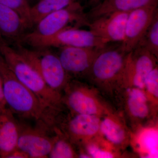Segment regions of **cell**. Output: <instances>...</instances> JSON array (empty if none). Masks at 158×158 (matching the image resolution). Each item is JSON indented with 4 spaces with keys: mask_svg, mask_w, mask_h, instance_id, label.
<instances>
[{
    "mask_svg": "<svg viewBox=\"0 0 158 158\" xmlns=\"http://www.w3.org/2000/svg\"><path fill=\"white\" fill-rule=\"evenodd\" d=\"M39 1H40V0H39Z\"/></svg>",
    "mask_w": 158,
    "mask_h": 158,
    "instance_id": "cell-32",
    "label": "cell"
},
{
    "mask_svg": "<svg viewBox=\"0 0 158 158\" xmlns=\"http://www.w3.org/2000/svg\"><path fill=\"white\" fill-rule=\"evenodd\" d=\"M0 4L16 11L24 21L28 28L32 27L30 18L31 6L26 0H0Z\"/></svg>",
    "mask_w": 158,
    "mask_h": 158,
    "instance_id": "cell-23",
    "label": "cell"
},
{
    "mask_svg": "<svg viewBox=\"0 0 158 158\" xmlns=\"http://www.w3.org/2000/svg\"><path fill=\"white\" fill-rule=\"evenodd\" d=\"M90 22L83 7L77 2L52 13L36 25L31 34L40 37H49L65 29L89 26Z\"/></svg>",
    "mask_w": 158,
    "mask_h": 158,
    "instance_id": "cell-8",
    "label": "cell"
},
{
    "mask_svg": "<svg viewBox=\"0 0 158 158\" xmlns=\"http://www.w3.org/2000/svg\"><path fill=\"white\" fill-rule=\"evenodd\" d=\"M62 103L70 113L94 115L101 118L117 112L96 87L79 79L69 81L62 93Z\"/></svg>",
    "mask_w": 158,
    "mask_h": 158,
    "instance_id": "cell-4",
    "label": "cell"
},
{
    "mask_svg": "<svg viewBox=\"0 0 158 158\" xmlns=\"http://www.w3.org/2000/svg\"><path fill=\"white\" fill-rule=\"evenodd\" d=\"M130 12H115L105 15L90 21L88 27L93 34L107 43H121L124 39Z\"/></svg>",
    "mask_w": 158,
    "mask_h": 158,
    "instance_id": "cell-14",
    "label": "cell"
},
{
    "mask_svg": "<svg viewBox=\"0 0 158 158\" xmlns=\"http://www.w3.org/2000/svg\"><path fill=\"white\" fill-rule=\"evenodd\" d=\"M0 53L10 70L23 85L37 96L46 107L57 113L64 107L62 95L52 90L42 78L9 44L0 42Z\"/></svg>",
    "mask_w": 158,
    "mask_h": 158,
    "instance_id": "cell-3",
    "label": "cell"
},
{
    "mask_svg": "<svg viewBox=\"0 0 158 158\" xmlns=\"http://www.w3.org/2000/svg\"><path fill=\"white\" fill-rule=\"evenodd\" d=\"M127 54L121 43L114 46L108 44L96 57L85 77L88 83L96 87L109 101H113L125 87Z\"/></svg>",
    "mask_w": 158,
    "mask_h": 158,
    "instance_id": "cell-2",
    "label": "cell"
},
{
    "mask_svg": "<svg viewBox=\"0 0 158 158\" xmlns=\"http://www.w3.org/2000/svg\"><path fill=\"white\" fill-rule=\"evenodd\" d=\"M0 74L3 79L6 105L12 113L54 129L60 113L46 107L34 94L15 77L6 62L0 65Z\"/></svg>",
    "mask_w": 158,
    "mask_h": 158,
    "instance_id": "cell-1",
    "label": "cell"
},
{
    "mask_svg": "<svg viewBox=\"0 0 158 158\" xmlns=\"http://www.w3.org/2000/svg\"><path fill=\"white\" fill-rule=\"evenodd\" d=\"M113 101L118 106V113L127 127L134 131L138 132L146 128L154 117L153 104L155 102L143 89L129 86L124 87L119 90Z\"/></svg>",
    "mask_w": 158,
    "mask_h": 158,
    "instance_id": "cell-5",
    "label": "cell"
},
{
    "mask_svg": "<svg viewBox=\"0 0 158 158\" xmlns=\"http://www.w3.org/2000/svg\"><path fill=\"white\" fill-rule=\"evenodd\" d=\"M56 139L48 158H73L78 157V153L73 144L67 137L57 127L54 129Z\"/></svg>",
    "mask_w": 158,
    "mask_h": 158,
    "instance_id": "cell-20",
    "label": "cell"
},
{
    "mask_svg": "<svg viewBox=\"0 0 158 158\" xmlns=\"http://www.w3.org/2000/svg\"><path fill=\"white\" fill-rule=\"evenodd\" d=\"M28 156L18 148L13 151L8 156L7 158H29Z\"/></svg>",
    "mask_w": 158,
    "mask_h": 158,
    "instance_id": "cell-27",
    "label": "cell"
},
{
    "mask_svg": "<svg viewBox=\"0 0 158 158\" xmlns=\"http://www.w3.org/2000/svg\"><path fill=\"white\" fill-rule=\"evenodd\" d=\"M82 145L85 146L86 152H84L88 155L90 158H111L115 157L114 154L109 150L101 148L92 142H85Z\"/></svg>",
    "mask_w": 158,
    "mask_h": 158,
    "instance_id": "cell-25",
    "label": "cell"
},
{
    "mask_svg": "<svg viewBox=\"0 0 158 158\" xmlns=\"http://www.w3.org/2000/svg\"><path fill=\"white\" fill-rule=\"evenodd\" d=\"M139 131L140 147L148 156H156L158 154V131L153 128H144Z\"/></svg>",
    "mask_w": 158,
    "mask_h": 158,
    "instance_id": "cell-22",
    "label": "cell"
},
{
    "mask_svg": "<svg viewBox=\"0 0 158 158\" xmlns=\"http://www.w3.org/2000/svg\"><path fill=\"white\" fill-rule=\"evenodd\" d=\"M19 44H26L35 48H103L109 44L91 31L77 28L65 29L49 37H40L31 33L25 34Z\"/></svg>",
    "mask_w": 158,
    "mask_h": 158,
    "instance_id": "cell-7",
    "label": "cell"
},
{
    "mask_svg": "<svg viewBox=\"0 0 158 158\" xmlns=\"http://www.w3.org/2000/svg\"><path fill=\"white\" fill-rule=\"evenodd\" d=\"M75 1H77L78 0H74Z\"/></svg>",
    "mask_w": 158,
    "mask_h": 158,
    "instance_id": "cell-31",
    "label": "cell"
},
{
    "mask_svg": "<svg viewBox=\"0 0 158 158\" xmlns=\"http://www.w3.org/2000/svg\"><path fill=\"white\" fill-rule=\"evenodd\" d=\"M16 44V50L38 73L47 85L62 95L71 78L63 68L58 55L47 48L30 49L22 44Z\"/></svg>",
    "mask_w": 158,
    "mask_h": 158,
    "instance_id": "cell-6",
    "label": "cell"
},
{
    "mask_svg": "<svg viewBox=\"0 0 158 158\" xmlns=\"http://www.w3.org/2000/svg\"><path fill=\"white\" fill-rule=\"evenodd\" d=\"M101 120L94 115L70 113L65 118L59 116L56 127L73 144H82L98 135Z\"/></svg>",
    "mask_w": 158,
    "mask_h": 158,
    "instance_id": "cell-10",
    "label": "cell"
},
{
    "mask_svg": "<svg viewBox=\"0 0 158 158\" xmlns=\"http://www.w3.org/2000/svg\"><path fill=\"white\" fill-rule=\"evenodd\" d=\"M102 1V0H90L89 1V5L93 7L94 6H96Z\"/></svg>",
    "mask_w": 158,
    "mask_h": 158,
    "instance_id": "cell-28",
    "label": "cell"
},
{
    "mask_svg": "<svg viewBox=\"0 0 158 158\" xmlns=\"http://www.w3.org/2000/svg\"><path fill=\"white\" fill-rule=\"evenodd\" d=\"M4 62H5V61L4 59H3V57H2V56H0V65H2V64H3Z\"/></svg>",
    "mask_w": 158,
    "mask_h": 158,
    "instance_id": "cell-29",
    "label": "cell"
},
{
    "mask_svg": "<svg viewBox=\"0 0 158 158\" xmlns=\"http://www.w3.org/2000/svg\"><path fill=\"white\" fill-rule=\"evenodd\" d=\"M26 1H27V2H28V3H29V5H30V2H31V1H32V0H26Z\"/></svg>",
    "mask_w": 158,
    "mask_h": 158,
    "instance_id": "cell-30",
    "label": "cell"
},
{
    "mask_svg": "<svg viewBox=\"0 0 158 158\" xmlns=\"http://www.w3.org/2000/svg\"><path fill=\"white\" fill-rule=\"evenodd\" d=\"M152 6H158V0H102L86 15L90 22L113 12H130L141 7Z\"/></svg>",
    "mask_w": 158,
    "mask_h": 158,
    "instance_id": "cell-18",
    "label": "cell"
},
{
    "mask_svg": "<svg viewBox=\"0 0 158 158\" xmlns=\"http://www.w3.org/2000/svg\"><path fill=\"white\" fill-rule=\"evenodd\" d=\"M157 11V6H152L141 7L130 12L124 39L121 42L126 52L128 53L137 46Z\"/></svg>",
    "mask_w": 158,
    "mask_h": 158,
    "instance_id": "cell-13",
    "label": "cell"
},
{
    "mask_svg": "<svg viewBox=\"0 0 158 158\" xmlns=\"http://www.w3.org/2000/svg\"><path fill=\"white\" fill-rule=\"evenodd\" d=\"M144 47L153 55L158 57V11L145 34L137 45Z\"/></svg>",
    "mask_w": 158,
    "mask_h": 158,
    "instance_id": "cell-21",
    "label": "cell"
},
{
    "mask_svg": "<svg viewBox=\"0 0 158 158\" xmlns=\"http://www.w3.org/2000/svg\"><path fill=\"white\" fill-rule=\"evenodd\" d=\"M106 46L63 47L59 48L58 56L63 68L71 78L85 79L94 61Z\"/></svg>",
    "mask_w": 158,
    "mask_h": 158,
    "instance_id": "cell-12",
    "label": "cell"
},
{
    "mask_svg": "<svg viewBox=\"0 0 158 158\" xmlns=\"http://www.w3.org/2000/svg\"><path fill=\"white\" fill-rule=\"evenodd\" d=\"M7 106L3 93V79L0 74V113L5 111L7 109Z\"/></svg>",
    "mask_w": 158,
    "mask_h": 158,
    "instance_id": "cell-26",
    "label": "cell"
},
{
    "mask_svg": "<svg viewBox=\"0 0 158 158\" xmlns=\"http://www.w3.org/2000/svg\"><path fill=\"white\" fill-rule=\"evenodd\" d=\"M158 58L143 46L137 45L127 53L125 69V87L144 90V82L148 73L157 65Z\"/></svg>",
    "mask_w": 158,
    "mask_h": 158,
    "instance_id": "cell-11",
    "label": "cell"
},
{
    "mask_svg": "<svg viewBox=\"0 0 158 158\" xmlns=\"http://www.w3.org/2000/svg\"><path fill=\"white\" fill-rule=\"evenodd\" d=\"M129 129L118 112L101 118L99 133L114 146L123 147L130 139Z\"/></svg>",
    "mask_w": 158,
    "mask_h": 158,
    "instance_id": "cell-16",
    "label": "cell"
},
{
    "mask_svg": "<svg viewBox=\"0 0 158 158\" xmlns=\"http://www.w3.org/2000/svg\"><path fill=\"white\" fill-rule=\"evenodd\" d=\"M144 90L150 98L158 102V66L148 74L144 82Z\"/></svg>",
    "mask_w": 158,
    "mask_h": 158,
    "instance_id": "cell-24",
    "label": "cell"
},
{
    "mask_svg": "<svg viewBox=\"0 0 158 158\" xmlns=\"http://www.w3.org/2000/svg\"><path fill=\"white\" fill-rule=\"evenodd\" d=\"M28 28L26 23L16 11L0 4L1 42L18 43Z\"/></svg>",
    "mask_w": 158,
    "mask_h": 158,
    "instance_id": "cell-15",
    "label": "cell"
},
{
    "mask_svg": "<svg viewBox=\"0 0 158 158\" xmlns=\"http://www.w3.org/2000/svg\"><path fill=\"white\" fill-rule=\"evenodd\" d=\"M74 0H40L30 9L31 25H36L40 21L55 11L67 7Z\"/></svg>",
    "mask_w": 158,
    "mask_h": 158,
    "instance_id": "cell-19",
    "label": "cell"
},
{
    "mask_svg": "<svg viewBox=\"0 0 158 158\" xmlns=\"http://www.w3.org/2000/svg\"><path fill=\"white\" fill-rule=\"evenodd\" d=\"M19 124L9 108L0 113V158H7L17 148Z\"/></svg>",
    "mask_w": 158,
    "mask_h": 158,
    "instance_id": "cell-17",
    "label": "cell"
},
{
    "mask_svg": "<svg viewBox=\"0 0 158 158\" xmlns=\"http://www.w3.org/2000/svg\"><path fill=\"white\" fill-rule=\"evenodd\" d=\"M19 136L17 148L26 153L29 158H48L56 139V133L51 136L49 132L54 129L37 124L36 127L19 123Z\"/></svg>",
    "mask_w": 158,
    "mask_h": 158,
    "instance_id": "cell-9",
    "label": "cell"
}]
</instances>
